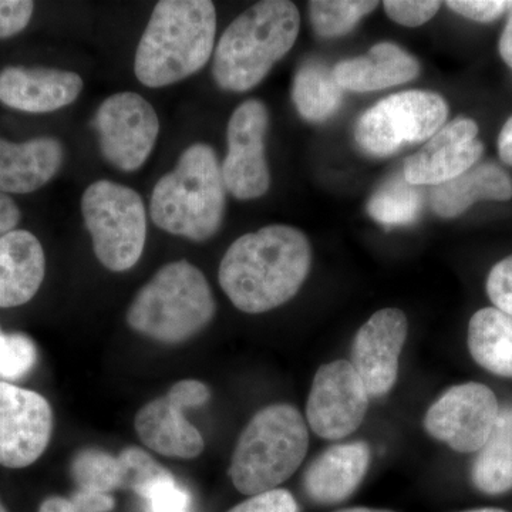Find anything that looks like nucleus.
<instances>
[{"label": "nucleus", "instance_id": "1", "mask_svg": "<svg viewBox=\"0 0 512 512\" xmlns=\"http://www.w3.org/2000/svg\"><path fill=\"white\" fill-rule=\"evenodd\" d=\"M312 248L299 229L268 227L242 235L220 265L222 291L245 313H264L291 301L311 271Z\"/></svg>", "mask_w": 512, "mask_h": 512}, {"label": "nucleus", "instance_id": "2", "mask_svg": "<svg viewBox=\"0 0 512 512\" xmlns=\"http://www.w3.org/2000/svg\"><path fill=\"white\" fill-rule=\"evenodd\" d=\"M215 33L217 10L210 0L158 2L137 46V79L157 89L200 72L214 52Z\"/></svg>", "mask_w": 512, "mask_h": 512}, {"label": "nucleus", "instance_id": "3", "mask_svg": "<svg viewBox=\"0 0 512 512\" xmlns=\"http://www.w3.org/2000/svg\"><path fill=\"white\" fill-rule=\"evenodd\" d=\"M301 28L299 10L288 0H265L239 15L215 49L212 74L221 89H254L288 55Z\"/></svg>", "mask_w": 512, "mask_h": 512}, {"label": "nucleus", "instance_id": "4", "mask_svg": "<svg viewBox=\"0 0 512 512\" xmlns=\"http://www.w3.org/2000/svg\"><path fill=\"white\" fill-rule=\"evenodd\" d=\"M225 192L215 151L207 144H192L181 154L177 167L154 187L151 220L168 234L207 241L224 220Z\"/></svg>", "mask_w": 512, "mask_h": 512}, {"label": "nucleus", "instance_id": "5", "mask_svg": "<svg viewBox=\"0 0 512 512\" xmlns=\"http://www.w3.org/2000/svg\"><path fill=\"white\" fill-rule=\"evenodd\" d=\"M308 447L302 414L291 404H272L256 413L239 436L229 477L249 497L275 490L295 474Z\"/></svg>", "mask_w": 512, "mask_h": 512}, {"label": "nucleus", "instance_id": "6", "mask_svg": "<svg viewBox=\"0 0 512 512\" xmlns=\"http://www.w3.org/2000/svg\"><path fill=\"white\" fill-rule=\"evenodd\" d=\"M215 315L207 278L187 261L163 266L137 293L127 311L130 328L161 343H181Z\"/></svg>", "mask_w": 512, "mask_h": 512}, {"label": "nucleus", "instance_id": "7", "mask_svg": "<svg viewBox=\"0 0 512 512\" xmlns=\"http://www.w3.org/2000/svg\"><path fill=\"white\" fill-rule=\"evenodd\" d=\"M82 214L101 265L124 272L140 261L146 247L147 217L136 191L111 181H96L84 191Z\"/></svg>", "mask_w": 512, "mask_h": 512}, {"label": "nucleus", "instance_id": "8", "mask_svg": "<svg viewBox=\"0 0 512 512\" xmlns=\"http://www.w3.org/2000/svg\"><path fill=\"white\" fill-rule=\"evenodd\" d=\"M447 117V101L439 94L409 90L380 100L363 113L355 137L366 153L390 156L406 144L430 140Z\"/></svg>", "mask_w": 512, "mask_h": 512}, {"label": "nucleus", "instance_id": "9", "mask_svg": "<svg viewBox=\"0 0 512 512\" xmlns=\"http://www.w3.org/2000/svg\"><path fill=\"white\" fill-rule=\"evenodd\" d=\"M94 126L103 157L121 171L133 173L153 153L160 120L154 107L137 93H117L101 103Z\"/></svg>", "mask_w": 512, "mask_h": 512}, {"label": "nucleus", "instance_id": "10", "mask_svg": "<svg viewBox=\"0 0 512 512\" xmlns=\"http://www.w3.org/2000/svg\"><path fill=\"white\" fill-rule=\"evenodd\" d=\"M210 397L207 384L198 380L175 383L164 397L141 407L134 421L138 437L161 456L184 460L200 456L205 447L204 439L185 419L184 412L204 406Z\"/></svg>", "mask_w": 512, "mask_h": 512}, {"label": "nucleus", "instance_id": "11", "mask_svg": "<svg viewBox=\"0 0 512 512\" xmlns=\"http://www.w3.org/2000/svg\"><path fill=\"white\" fill-rule=\"evenodd\" d=\"M500 413V403L490 387L463 383L450 387L431 404L424 429L458 453H478Z\"/></svg>", "mask_w": 512, "mask_h": 512}, {"label": "nucleus", "instance_id": "12", "mask_svg": "<svg viewBox=\"0 0 512 512\" xmlns=\"http://www.w3.org/2000/svg\"><path fill=\"white\" fill-rule=\"evenodd\" d=\"M369 397L352 363H326L316 372L306 402L309 426L322 439H345L365 420Z\"/></svg>", "mask_w": 512, "mask_h": 512}, {"label": "nucleus", "instance_id": "13", "mask_svg": "<svg viewBox=\"0 0 512 512\" xmlns=\"http://www.w3.org/2000/svg\"><path fill=\"white\" fill-rule=\"evenodd\" d=\"M269 114L259 100H247L229 119L228 153L221 165L225 188L238 200H255L269 190L271 175L265 158Z\"/></svg>", "mask_w": 512, "mask_h": 512}, {"label": "nucleus", "instance_id": "14", "mask_svg": "<svg viewBox=\"0 0 512 512\" xmlns=\"http://www.w3.org/2000/svg\"><path fill=\"white\" fill-rule=\"evenodd\" d=\"M53 412L39 393L0 382V466L25 468L49 446Z\"/></svg>", "mask_w": 512, "mask_h": 512}, {"label": "nucleus", "instance_id": "15", "mask_svg": "<svg viewBox=\"0 0 512 512\" xmlns=\"http://www.w3.org/2000/svg\"><path fill=\"white\" fill-rule=\"evenodd\" d=\"M407 332L409 323L399 309H382L357 330L350 363L369 396H384L396 384Z\"/></svg>", "mask_w": 512, "mask_h": 512}, {"label": "nucleus", "instance_id": "16", "mask_svg": "<svg viewBox=\"0 0 512 512\" xmlns=\"http://www.w3.org/2000/svg\"><path fill=\"white\" fill-rule=\"evenodd\" d=\"M478 126L471 119L446 124L424 144L419 153L407 158L403 177L416 185H440L474 167L484 153L477 140Z\"/></svg>", "mask_w": 512, "mask_h": 512}, {"label": "nucleus", "instance_id": "17", "mask_svg": "<svg viewBox=\"0 0 512 512\" xmlns=\"http://www.w3.org/2000/svg\"><path fill=\"white\" fill-rule=\"evenodd\" d=\"M83 90L77 73L47 67L9 66L0 72V101L25 113H50L70 106Z\"/></svg>", "mask_w": 512, "mask_h": 512}, {"label": "nucleus", "instance_id": "18", "mask_svg": "<svg viewBox=\"0 0 512 512\" xmlns=\"http://www.w3.org/2000/svg\"><path fill=\"white\" fill-rule=\"evenodd\" d=\"M369 463L370 448L363 441L330 447L306 470V494L318 504L342 503L362 483Z\"/></svg>", "mask_w": 512, "mask_h": 512}, {"label": "nucleus", "instance_id": "19", "mask_svg": "<svg viewBox=\"0 0 512 512\" xmlns=\"http://www.w3.org/2000/svg\"><path fill=\"white\" fill-rule=\"evenodd\" d=\"M45 274V251L32 232L15 229L0 237V308L28 303Z\"/></svg>", "mask_w": 512, "mask_h": 512}, {"label": "nucleus", "instance_id": "20", "mask_svg": "<svg viewBox=\"0 0 512 512\" xmlns=\"http://www.w3.org/2000/svg\"><path fill=\"white\" fill-rule=\"evenodd\" d=\"M64 151L55 138L39 137L26 143L0 138V192L29 194L49 183L62 167Z\"/></svg>", "mask_w": 512, "mask_h": 512}, {"label": "nucleus", "instance_id": "21", "mask_svg": "<svg viewBox=\"0 0 512 512\" xmlns=\"http://www.w3.org/2000/svg\"><path fill=\"white\" fill-rule=\"evenodd\" d=\"M419 73V62L390 42L377 43L367 55L340 62L333 69V76L342 89L359 93L409 83Z\"/></svg>", "mask_w": 512, "mask_h": 512}, {"label": "nucleus", "instance_id": "22", "mask_svg": "<svg viewBox=\"0 0 512 512\" xmlns=\"http://www.w3.org/2000/svg\"><path fill=\"white\" fill-rule=\"evenodd\" d=\"M512 198L510 174L495 164H476L466 173L434 187L433 210L441 218H456L478 201Z\"/></svg>", "mask_w": 512, "mask_h": 512}, {"label": "nucleus", "instance_id": "23", "mask_svg": "<svg viewBox=\"0 0 512 512\" xmlns=\"http://www.w3.org/2000/svg\"><path fill=\"white\" fill-rule=\"evenodd\" d=\"M467 342L477 365L493 375L512 377V316L495 308L474 313Z\"/></svg>", "mask_w": 512, "mask_h": 512}, {"label": "nucleus", "instance_id": "24", "mask_svg": "<svg viewBox=\"0 0 512 512\" xmlns=\"http://www.w3.org/2000/svg\"><path fill=\"white\" fill-rule=\"evenodd\" d=\"M471 480L484 494L512 490V402L500 406L494 429L471 468Z\"/></svg>", "mask_w": 512, "mask_h": 512}, {"label": "nucleus", "instance_id": "25", "mask_svg": "<svg viewBox=\"0 0 512 512\" xmlns=\"http://www.w3.org/2000/svg\"><path fill=\"white\" fill-rule=\"evenodd\" d=\"M292 99L296 110L308 121H325L339 110L343 89L336 82L333 70L325 64H303L293 80Z\"/></svg>", "mask_w": 512, "mask_h": 512}, {"label": "nucleus", "instance_id": "26", "mask_svg": "<svg viewBox=\"0 0 512 512\" xmlns=\"http://www.w3.org/2000/svg\"><path fill=\"white\" fill-rule=\"evenodd\" d=\"M421 207L423 195L404 177L387 181L367 202L370 217L386 227L412 224L419 217Z\"/></svg>", "mask_w": 512, "mask_h": 512}, {"label": "nucleus", "instance_id": "27", "mask_svg": "<svg viewBox=\"0 0 512 512\" xmlns=\"http://www.w3.org/2000/svg\"><path fill=\"white\" fill-rule=\"evenodd\" d=\"M117 460L120 466L121 488L134 491L146 500H150L164 485L175 483L173 474L141 448H124Z\"/></svg>", "mask_w": 512, "mask_h": 512}, {"label": "nucleus", "instance_id": "28", "mask_svg": "<svg viewBox=\"0 0 512 512\" xmlns=\"http://www.w3.org/2000/svg\"><path fill=\"white\" fill-rule=\"evenodd\" d=\"M377 5L365 0H315L309 3V13L316 35L329 39L349 33Z\"/></svg>", "mask_w": 512, "mask_h": 512}, {"label": "nucleus", "instance_id": "29", "mask_svg": "<svg viewBox=\"0 0 512 512\" xmlns=\"http://www.w3.org/2000/svg\"><path fill=\"white\" fill-rule=\"evenodd\" d=\"M72 476L77 488L110 494L121 488L117 457L106 451L83 450L72 461Z\"/></svg>", "mask_w": 512, "mask_h": 512}, {"label": "nucleus", "instance_id": "30", "mask_svg": "<svg viewBox=\"0 0 512 512\" xmlns=\"http://www.w3.org/2000/svg\"><path fill=\"white\" fill-rule=\"evenodd\" d=\"M36 346L22 333L6 335L0 330V377L18 380L28 375L36 363Z\"/></svg>", "mask_w": 512, "mask_h": 512}, {"label": "nucleus", "instance_id": "31", "mask_svg": "<svg viewBox=\"0 0 512 512\" xmlns=\"http://www.w3.org/2000/svg\"><path fill=\"white\" fill-rule=\"evenodd\" d=\"M389 18L406 28H419L429 22L439 12L441 2H404V0H389L383 3Z\"/></svg>", "mask_w": 512, "mask_h": 512}, {"label": "nucleus", "instance_id": "32", "mask_svg": "<svg viewBox=\"0 0 512 512\" xmlns=\"http://www.w3.org/2000/svg\"><path fill=\"white\" fill-rule=\"evenodd\" d=\"M487 293L495 309L512 316V255L491 269L487 278Z\"/></svg>", "mask_w": 512, "mask_h": 512}, {"label": "nucleus", "instance_id": "33", "mask_svg": "<svg viewBox=\"0 0 512 512\" xmlns=\"http://www.w3.org/2000/svg\"><path fill=\"white\" fill-rule=\"evenodd\" d=\"M228 512H299L295 497L284 488L251 495L244 503L235 505Z\"/></svg>", "mask_w": 512, "mask_h": 512}, {"label": "nucleus", "instance_id": "34", "mask_svg": "<svg viewBox=\"0 0 512 512\" xmlns=\"http://www.w3.org/2000/svg\"><path fill=\"white\" fill-rule=\"evenodd\" d=\"M35 3L28 0H0V39L18 35L32 19Z\"/></svg>", "mask_w": 512, "mask_h": 512}, {"label": "nucleus", "instance_id": "35", "mask_svg": "<svg viewBox=\"0 0 512 512\" xmlns=\"http://www.w3.org/2000/svg\"><path fill=\"white\" fill-rule=\"evenodd\" d=\"M446 5L464 18L476 22H493L500 18L508 8L512 9V2L501 0H450Z\"/></svg>", "mask_w": 512, "mask_h": 512}, {"label": "nucleus", "instance_id": "36", "mask_svg": "<svg viewBox=\"0 0 512 512\" xmlns=\"http://www.w3.org/2000/svg\"><path fill=\"white\" fill-rule=\"evenodd\" d=\"M148 501L153 512H190V495L175 483L164 485Z\"/></svg>", "mask_w": 512, "mask_h": 512}, {"label": "nucleus", "instance_id": "37", "mask_svg": "<svg viewBox=\"0 0 512 512\" xmlns=\"http://www.w3.org/2000/svg\"><path fill=\"white\" fill-rule=\"evenodd\" d=\"M76 512H110L114 508V498L110 494L77 488L70 498Z\"/></svg>", "mask_w": 512, "mask_h": 512}, {"label": "nucleus", "instance_id": "38", "mask_svg": "<svg viewBox=\"0 0 512 512\" xmlns=\"http://www.w3.org/2000/svg\"><path fill=\"white\" fill-rule=\"evenodd\" d=\"M20 221V211L8 194L0 192V237L15 231Z\"/></svg>", "mask_w": 512, "mask_h": 512}, {"label": "nucleus", "instance_id": "39", "mask_svg": "<svg viewBox=\"0 0 512 512\" xmlns=\"http://www.w3.org/2000/svg\"><path fill=\"white\" fill-rule=\"evenodd\" d=\"M498 151L505 164L512 165V117L504 124L498 137Z\"/></svg>", "mask_w": 512, "mask_h": 512}, {"label": "nucleus", "instance_id": "40", "mask_svg": "<svg viewBox=\"0 0 512 512\" xmlns=\"http://www.w3.org/2000/svg\"><path fill=\"white\" fill-rule=\"evenodd\" d=\"M500 55L512 69V12L500 39Z\"/></svg>", "mask_w": 512, "mask_h": 512}, {"label": "nucleus", "instance_id": "41", "mask_svg": "<svg viewBox=\"0 0 512 512\" xmlns=\"http://www.w3.org/2000/svg\"><path fill=\"white\" fill-rule=\"evenodd\" d=\"M39 512H76L72 501L62 497H50L40 505Z\"/></svg>", "mask_w": 512, "mask_h": 512}, {"label": "nucleus", "instance_id": "42", "mask_svg": "<svg viewBox=\"0 0 512 512\" xmlns=\"http://www.w3.org/2000/svg\"><path fill=\"white\" fill-rule=\"evenodd\" d=\"M335 512H393L387 510H373V508H365V507H355V508H345V510H339Z\"/></svg>", "mask_w": 512, "mask_h": 512}, {"label": "nucleus", "instance_id": "43", "mask_svg": "<svg viewBox=\"0 0 512 512\" xmlns=\"http://www.w3.org/2000/svg\"><path fill=\"white\" fill-rule=\"evenodd\" d=\"M466 512H507V511L500 510V508H481V510H473V511H466Z\"/></svg>", "mask_w": 512, "mask_h": 512}, {"label": "nucleus", "instance_id": "44", "mask_svg": "<svg viewBox=\"0 0 512 512\" xmlns=\"http://www.w3.org/2000/svg\"><path fill=\"white\" fill-rule=\"evenodd\" d=\"M0 512H6L5 507H3L2 503H0Z\"/></svg>", "mask_w": 512, "mask_h": 512}]
</instances>
